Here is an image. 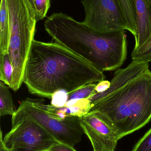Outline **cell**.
<instances>
[{
    "mask_svg": "<svg viewBox=\"0 0 151 151\" xmlns=\"http://www.w3.org/2000/svg\"><path fill=\"white\" fill-rule=\"evenodd\" d=\"M105 79L103 72L65 46L33 41L24 81L31 94L52 99L58 91L71 93Z\"/></svg>",
    "mask_w": 151,
    "mask_h": 151,
    "instance_id": "obj_1",
    "label": "cell"
},
{
    "mask_svg": "<svg viewBox=\"0 0 151 151\" xmlns=\"http://www.w3.org/2000/svg\"><path fill=\"white\" fill-rule=\"evenodd\" d=\"M89 112L110 126L118 141L143 127L151 119L150 70L92 105Z\"/></svg>",
    "mask_w": 151,
    "mask_h": 151,
    "instance_id": "obj_2",
    "label": "cell"
},
{
    "mask_svg": "<svg viewBox=\"0 0 151 151\" xmlns=\"http://www.w3.org/2000/svg\"><path fill=\"white\" fill-rule=\"evenodd\" d=\"M8 12L9 28L8 54L13 69L9 87L16 92L24 83L37 21L33 13L25 6H11L8 8Z\"/></svg>",
    "mask_w": 151,
    "mask_h": 151,
    "instance_id": "obj_3",
    "label": "cell"
},
{
    "mask_svg": "<svg viewBox=\"0 0 151 151\" xmlns=\"http://www.w3.org/2000/svg\"><path fill=\"white\" fill-rule=\"evenodd\" d=\"M81 118L69 117L57 119L46 111L44 100L27 98L20 102L12 116V127L25 119H31L45 129L59 142L74 148L84 134Z\"/></svg>",
    "mask_w": 151,
    "mask_h": 151,
    "instance_id": "obj_4",
    "label": "cell"
},
{
    "mask_svg": "<svg viewBox=\"0 0 151 151\" xmlns=\"http://www.w3.org/2000/svg\"><path fill=\"white\" fill-rule=\"evenodd\" d=\"M85 17L82 23L92 31L105 34L128 30L118 0H82Z\"/></svg>",
    "mask_w": 151,
    "mask_h": 151,
    "instance_id": "obj_5",
    "label": "cell"
},
{
    "mask_svg": "<svg viewBox=\"0 0 151 151\" xmlns=\"http://www.w3.org/2000/svg\"><path fill=\"white\" fill-rule=\"evenodd\" d=\"M3 140L12 151L47 150L59 143L43 127L29 119L12 127Z\"/></svg>",
    "mask_w": 151,
    "mask_h": 151,
    "instance_id": "obj_6",
    "label": "cell"
},
{
    "mask_svg": "<svg viewBox=\"0 0 151 151\" xmlns=\"http://www.w3.org/2000/svg\"><path fill=\"white\" fill-rule=\"evenodd\" d=\"M84 133L90 141L100 144L106 151H115L118 140L113 129L93 112L81 118Z\"/></svg>",
    "mask_w": 151,
    "mask_h": 151,
    "instance_id": "obj_7",
    "label": "cell"
},
{
    "mask_svg": "<svg viewBox=\"0 0 151 151\" xmlns=\"http://www.w3.org/2000/svg\"><path fill=\"white\" fill-rule=\"evenodd\" d=\"M149 69V63L134 61L125 69H118L111 81V86L103 92H95L88 99L92 105L110 94L119 89Z\"/></svg>",
    "mask_w": 151,
    "mask_h": 151,
    "instance_id": "obj_8",
    "label": "cell"
},
{
    "mask_svg": "<svg viewBox=\"0 0 151 151\" xmlns=\"http://www.w3.org/2000/svg\"><path fill=\"white\" fill-rule=\"evenodd\" d=\"M137 28L134 48L142 46L150 37L151 35V8L146 0H134Z\"/></svg>",
    "mask_w": 151,
    "mask_h": 151,
    "instance_id": "obj_9",
    "label": "cell"
},
{
    "mask_svg": "<svg viewBox=\"0 0 151 151\" xmlns=\"http://www.w3.org/2000/svg\"><path fill=\"white\" fill-rule=\"evenodd\" d=\"M91 107L92 104L88 99L67 102L62 106L44 104L48 113L59 120L69 117H82L89 112Z\"/></svg>",
    "mask_w": 151,
    "mask_h": 151,
    "instance_id": "obj_10",
    "label": "cell"
},
{
    "mask_svg": "<svg viewBox=\"0 0 151 151\" xmlns=\"http://www.w3.org/2000/svg\"><path fill=\"white\" fill-rule=\"evenodd\" d=\"M9 28L6 0H1L0 7V54H8Z\"/></svg>",
    "mask_w": 151,
    "mask_h": 151,
    "instance_id": "obj_11",
    "label": "cell"
},
{
    "mask_svg": "<svg viewBox=\"0 0 151 151\" xmlns=\"http://www.w3.org/2000/svg\"><path fill=\"white\" fill-rule=\"evenodd\" d=\"M9 87L4 82L0 81V116H13L17 110L13 103Z\"/></svg>",
    "mask_w": 151,
    "mask_h": 151,
    "instance_id": "obj_12",
    "label": "cell"
},
{
    "mask_svg": "<svg viewBox=\"0 0 151 151\" xmlns=\"http://www.w3.org/2000/svg\"><path fill=\"white\" fill-rule=\"evenodd\" d=\"M128 27V31L136 36L137 28V17L134 0H118Z\"/></svg>",
    "mask_w": 151,
    "mask_h": 151,
    "instance_id": "obj_13",
    "label": "cell"
},
{
    "mask_svg": "<svg viewBox=\"0 0 151 151\" xmlns=\"http://www.w3.org/2000/svg\"><path fill=\"white\" fill-rule=\"evenodd\" d=\"M12 69L9 54H0V80L10 87L12 78Z\"/></svg>",
    "mask_w": 151,
    "mask_h": 151,
    "instance_id": "obj_14",
    "label": "cell"
},
{
    "mask_svg": "<svg viewBox=\"0 0 151 151\" xmlns=\"http://www.w3.org/2000/svg\"><path fill=\"white\" fill-rule=\"evenodd\" d=\"M96 85L97 84L95 83H90L71 93H67L66 103L89 98L95 92Z\"/></svg>",
    "mask_w": 151,
    "mask_h": 151,
    "instance_id": "obj_15",
    "label": "cell"
},
{
    "mask_svg": "<svg viewBox=\"0 0 151 151\" xmlns=\"http://www.w3.org/2000/svg\"><path fill=\"white\" fill-rule=\"evenodd\" d=\"M131 58L134 61L151 62V35L145 43L138 48L133 50Z\"/></svg>",
    "mask_w": 151,
    "mask_h": 151,
    "instance_id": "obj_16",
    "label": "cell"
},
{
    "mask_svg": "<svg viewBox=\"0 0 151 151\" xmlns=\"http://www.w3.org/2000/svg\"><path fill=\"white\" fill-rule=\"evenodd\" d=\"M36 21L46 17L51 6V0H33Z\"/></svg>",
    "mask_w": 151,
    "mask_h": 151,
    "instance_id": "obj_17",
    "label": "cell"
},
{
    "mask_svg": "<svg viewBox=\"0 0 151 151\" xmlns=\"http://www.w3.org/2000/svg\"><path fill=\"white\" fill-rule=\"evenodd\" d=\"M131 151H151V128L136 144Z\"/></svg>",
    "mask_w": 151,
    "mask_h": 151,
    "instance_id": "obj_18",
    "label": "cell"
},
{
    "mask_svg": "<svg viewBox=\"0 0 151 151\" xmlns=\"http://www.w3.org/2000/svg\"><path fill=\"white\" fill-rule=\"evenodd\" d=\"M49 150L50 151H76L74 147L61 143L55 145Z\"/></svg>",
    "mask_w": 151,
    "mask_h": 151,
    "instance_id": "obj_19",
    "label": "cell"
},
{
    "mask_svg": "<svg viewBox=\"0 0 151 151\" xmlns=\"http://www.w3.org/2000/svg\"><path fill=\"white\" fill-rule=\"evenodd\" d=\"M111 86V82L106 80H103L97 83L95 88L96 92H103L107 90Z\"/></svg>",
    "mask_w": 151,
    "mask_h": 151,
    "instance_id": "obj_20",
    "label": "cell"
},
{
    "mask_svg": "<svg viewBox=\"0 0 151 151\" xmlns=\"http://www.w3.org/2000/svg\"><path fill=\"white\" fill-rule=\"evenodd\" d=\"M2 131L1 129V136H0V151H12L11 149L8 148L4 144L3 140Z\"/></svg>",
    "mask_w": 151,
    "mask_h": 151,
    "instance_id": "obj_21",
    "label": "cell"
},
{
    "mask_svg": "<svg viewBox=\"0 0 151 151\" xmlns=\"http://www.w3.org/2000/svg\"><path fill=\"white\" fill-rule=\"evenodd\" d=\"M27 1L30 3V5H31V7H32V9H33V10L35 13V7L33 0H27Z\"/></svg>",
    "mask_w": 151,
    "mask_h": 151,
    "instance_id": "obj_22",
    "label": "cell"
},
{
    "mask_svg": "<svg viewBox=\"0 0 151 151\" xmlns=\"http://www.w3.org/2000/svg\"><path fill=\"white\" fill-rule=\"evenodd\" d=\"M146 1H147L148 4H149V5H150V7L151 8V0H146Z\"/></svg>",
    "mask_w": 151,
    "mask_h": 151,
    "instance_id": "obj_23",
    "label": "cell"
},
{
    "mask_svg": "<svg viewBox=\"0 0 151 151\" xmlns=\"http://www.w3.org/2000/svg\"><path fill=\"white\" fill-rule=\"evenodd\" d=\"M94 151H103L101 150H98V149H93Z\"/></svg>",
    "mask_w": 151,
    "mask_h": 151,
    "instance_id": "obj_24",
    "label": "cell"
},
{
    "mask_svg": "<svg viewBox=\"0 0 151 151\" xmlns=\"http://www.w3.org/2000/svg\"><path fill=\"white\" fill-rule=\"evenodd\" d=\"M50 151L49 150H44V151Z\"/></svg>",
    "mask_w": 151,
    "mask_h": 151,
    "instance_id": "obj_25",
    "label": "cell"
}]
</instances>
